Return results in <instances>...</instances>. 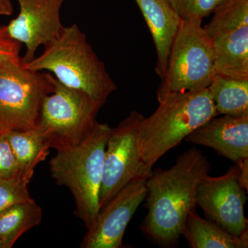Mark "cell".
I'll use <instances>...</instances> for the list:
<instances>
[{"mask_svg":"<svg viewBox=\"0 0 248 248\" xmlns=\"http://www.w3.org/2000/svg\"><path fill=\"white\" fill-rule=\"evenodd\" d=\"M148 178H140L121 189L99 209L94 225L83 238L81 248H123L127 226L146 200Z\"/></svg>","mask_w":248,"mask_h":248,"instance_id":"30bf717a","label":"cell"},{"mask_svg":"<svg viewBox=\"0 0 248 248\" xmlns=\"http://www.w3.org/2000/svg\"><path fill=\"white\" fill-rule=\"evenodd\" d=\"M184 141L213 148L236 164L248 159V115L216 116L187 135Z\"/></svg>","mask_w":248,"mask_h":248,"instance_id":"7c38bea8","label":"cell"},{"mask_svg":"<svg viewBox=\"0 0 248 248\" xmlns=\"http://www.w3.org/2000/svg\"><path fill=\"white\" fill-rule=\"evenodd\" d=\"M21 176L6 134H0V179Z\"/></svg>","mask_w":248,"mask_h":248,"instance_id":"7402d4cb","label":"cell"},{"mask_svg":"<svg viewBox=\"0 0 248 248\" xmlns=\"http://www.w3.org/2000/svg\"><path fill=\"white\" fill-rule=\"evenodd\" d=\"M159 107L144 117L139 130L142 159L153 169L166 153L184 141L197 128L218 116L208 88L196 91L170 93Z\"/></svg>","mask_w":248,"mask_h":248,"instance_id":"3957f363","label":"cell"},{"mask_svg":"<svg viewBox=\"0 0 248 248\" xmlns=\"http://www.w3.org/2000/svg\"><path fill=\"white\" fill-rule=\"evenodd\" d=\"M19 13L6 26L14 40L27 48L22 58L27 63L35 58L37 48L53 39L63 26L60 11L66 0H16Z\"/></svg>","mask_w":248,"mask_h":248,"instance_id":"8fae6325","label":"cell"},{"mask_svg":"<svg viewBox=\"0 0 248 248\" xmlns=\"http://www.w3.org/2000/svg\"><path fill=\"white\" fill-rule=\"evenodd\" d=\"M239 168V176L238 180L239 184L245 189L248 190V159L242 160L239 162L236 163Z\"/></svg>","mask_w":248,"mask_h":248,"instance_id":"cb8c5ba5","label":"cell"},{"mask_svg":"<svg viewBox=\"0 0 248 248\" xmlns=\"http://www.w3.org/2000/svg\"><path fill=\"white\" fill-rule=\"evenodd\" d=\"M43 213L35 202L18 204L0 214V241L3 248H11L18 239L39 226Z\"/></svg>","mask_w":248,"mask_h":248,"instance_id":"ac0fdd59","label":"cell"},{"mask_svg":"<svg viewBox=\"0 0 248 248\" xmlns=\"http://www.w3.org/2000/svg\"><path fill=\"white\" fill-rule=\"evenodd\" d=\"M144 116L132 111L115 128H112L104 157L99 209L129 183L148 178L153 170L142 159L139 144V130Z\"/></svg>","mask_w":248,"mask_h":248,"instance_id":"ba28073f","label":"cell"},{"mask_svg":"<svg viewBox=\"0 0 248 248\" xmlns=\"http://www.w3.org/2000/svg\"><path fill=\"white\" fill-rule=\"evenodd\" d=\"M56 79L33 71L19 61L0 63V134L35 128L41 104Z\"/></svg>","mask_w":248,"mask_h":248,"instance_id":"52a82bcc","label":"cell"},{"mask_svg":"<svg viewBox=\"0 0 248 248\" xmlns=\"http://www.w3.org/2000/svg\"><path fill=\"white\" fill-rule=\"evenodd\" d=\"M208 88L218 115H248V79L216 74Z\"/></svg>","mask_w":248,"mask_h":248,"instance_id":"e0dca14e","label":"cell"},{"mask_svg":"<svg viewBox=\"0 0 248 248\" xmlns=\"http://www.w3.org/2000/svg\"><path fill=\"white\" fill-rule=\"evenodd\" d=\"M210 40L215 53V75L248 79V26Z\"/></svg>","mask_w":248,"mask_h":248,"instance_id":"5bb4252c","label":"cell"},{"mask_svg":"<svg viewBox=\"0 0 248 248\" xmlns=\"http://www.w3.org/2000/svg\"><path fill=\"white\" fill-rule=\"evenodd\" d=\"M16 158L21 177L30 183L37 165L46 159L50 147L45 138L34 128L6 133Z\"/></svg>","mask_w":248,"mask_h":248,"instance_id":"2e32d148","label":"cell"},{"mask_svg":"<svg viewBox=\"0 0 248 248\" xmlns=\"http://www.w3.org/2000/svg\"><path fill=\"white\" fill-rule=\"evenodd\" d=\"M14 13L12 0H0V16H9Z\"/></svg>","mask_w":248,"mask_h":248,"instance_id":"d4e9b609","label":"cell"},{"mask_svg":"<svg viewBox=\"0 0 248 248\" xmlns=\"http://www.w3.org/2000/svg\"><path fill=\"white\" fill-rule=\"evenodd\" d=\"M210 171L208 157L192 148L169 169L152 172L146 182L148 213L140 227L148 239L162 248L178 244L186 218L197 206V186Z\"/></svg>","mask_w":248,"mask_h":248,"instance_id":"6da1fadb","label":"cell"},{"mask_svg":"<svg viewBox=\"0 0 248 248\" xmlns=\"http://www.w3.org/2000/svg\"><path fill=\"white\" fill-rule=\"evenodd\" d=\"M44 46L40 56L24 63L26 68L47 71L62 84L86 93L102 106L117 90L104 62L76 24L63 27Z\"/></svg>","mask_w":248,"mask_h":248,"instance_id":"7a4b0ae2","label":"cell"},{"mask_svg":"<svg viewBox=\"0 0 248 248\" xmlns=\"http://www.w3.org/2000/svg\"><path fill=\"white\" fill-rule=\"evenodd\" d=\"M112 128L97 122L79 145L58 151L50 159V175L58 186L71 191L76 202L75 215L86 229L94 225L99 211L104 157Z\"/></svg>","mask_w":248,"mask_h":248,"instance_id":"277c9868","label":"cell"},{"mask_svg":"<svg viewBox=\"0 0 248 248\" xmlns=\"http://www.w3.org/2000/svg\"><path fill=\"white\" fill-rule=\"evenodd\" d=\"M191 248H247L248 236H233L196 210L186 218L182 235Z\"/></svg>","mask_w":248,"mask_h":248,"instance_id":"9a60e30c","label":"cell"},{"mask_svg":"<svg viewBox=\"0 0 248 248\" xmlns=\"http://www.w3.org/2000/svg\"><path fill=\"white\" fill-rule=\"evenodd\" d=\"M186 22L202 24L224 0H167Z\"/></svg>","mask_w":248,"mask_h":248,"instance_id":"44dd1931","label":"cell"},{"mask_svg":"<svg viewBox=\"0 0 248 248\" xmlns=\"http://www.w3.org/2000/svg\"><path fill=\"white\" fill-rule=\"evenodd\" d=\"M154 41L156 53L155 71L166 76L170 52L182 19L167 0H135Z\"/></svg>","mask_w":248,"mask_h":248,"instance_id":"4fadbf2b","label":"cell"},{"mask_svg":"<svg viewBox=\"0 0 248 248\" xmlns=\"http://www.w3.org/2000/svg\"><path fill=\"white\" fill-rule=\"evenodd\" d=\"M215 76L212 40L202 24L182 20L171 46L166 76L156 91L158 102L170 93L207 89Z\"/></svg>","mask_w":248,"mask_h":248,"instance_id":"8992f818","label":"cell"},{"mask_svg":"<svg viewBox=\"0 0 248 248\" xmlns=\"http://www.w3.org/2000/svg\"><path fill=\"white\" fill-rule=\"evenodd\" d=\"M239 168L232 166L219 177L207 174L200 181L196 192V203L208 219L235 236H248L245 215L247 190L238 180Z\"/></svg>","mask_w":248,"mask_h":248,"instance_id":"9c48e42d","label":"cell"},{"mask_svg":"<svg viewBox=\"0 0 248 248\" xmlns=\"http://www.w3.org/2000/svg\"><path fill=\"white\" fill-rule=\"evenodd\" d=\"M248 26V0H224L203 27L210 39Z\"/></svg>","mask_w":248,"mask_h":248,"instance_id":"d6986e66","label":"cell"},{"mask_svg":"<svg viewBox=\"0 0 248 248\" xmlns=\"http://www.w3.org/2000/svg\"><path fill=\"white\" fill-rule=\"evenodd\" d=\"M22 45L10 36L6 26L0 27V63L21 60Z\"/></svg>","mask_w":248,"mask_h":248,"instance_id":"603a6c76","label":"cell"},{"mask_svg":"<svg viewBox=\"0 0 248 248\" xmlns=\"http://www.w3.org/2000/svg\"><path fill=\"white\" fill-rule=\"evenodd\" d=\"M0 248H3L2 244H1V241H0Z\"/></svg>","mask_w":248,"mask_h":248,"instance_id":"484cf974","label":"cell"},{"mask_svg":"<svg viewBox=\"0 0 248 248\" xmlns=\"http://www.w3.org/2000/svg\"><path fill=\"white\" fill-rule=\"evenodd\" d=\"M102 107L86 93L67 87L56 79L53 91L42 100L36 128L50 148L70 149L92 131Z\"/></svg>","mask_w":248,"mask_h":248,"instance_id":"5b68a950","label":"cell"},{"mask_svg":"<svg viewBox=\"0 0 248 248\" xmlns=\"http://www.w3.org/2000/svg\"><path fill=\"white\" fill-rule=\"evenodd\" d=\"M29 184L21 176L0 179V214L18 204L35 202L29 193Z\"/></svg>","mask_w":248,"mask_h":248,"instance_id":"ffe728a7","label":"cell"}]
</instances>
